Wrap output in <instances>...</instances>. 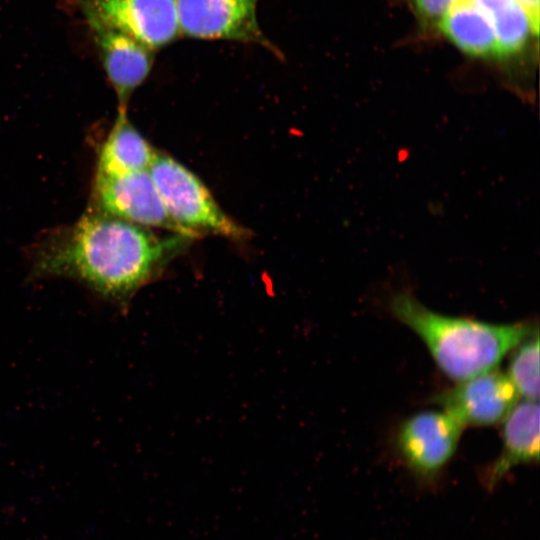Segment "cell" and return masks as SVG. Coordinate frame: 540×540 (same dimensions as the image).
<instances>
[{"mask_svg":"<svg viewBox=\"0 0 540 540\" xmlns=\"http://www.w3.org/2000/svg\"><path fill=\"white\" fill-rule=\"evenodd\" d=\"M193 240L178 233L161 237L152 229L88 208L75 223L37 242L31 273L75 280L126 310L134 295Z\"/></svg>","mask_w":540,"mask_h":540,"instance_id":"6da1fadb","label":"cell"},{"mask_svg":"<svg viewBox=\"0 0 540 540\" xmlns=\"http://www.w3.org/2000/svg\"><path fill=\"white\" fill-rule=\"evenodd\" d=\"M389 308L424 342L442 372L457 382L495 369L509 351L538 330L528 322L493 324L442 315L406 290L391 295Z\"/></svg>","mask_w":540,"mask_h":540,"instance_id":"7a4b0ae2","label":"cell"},{"mask_svg":"<svg viewBox=\"0 0 540 540\" xmlns=\"http://www.w3.org/2000/svg\"><path fill=\"white\" fill-rule=\"evenodd\" d=\"M148 172L167 213L182 232L198 239L214 235L242 242L250 230L229 216L204 182L184 164L158 151Z\"/></svg>","mask_w":540,"mask_h":540,"instance_id":"3957f363","label":"cell"},{"mask_svg":"<svg viewBox=\"0 0 540 540\" xmlns=\"http://www.w3.org/2000/svg\"><path fill=\"white\" fill-rule=\"evenodd\" d=\"M257 3L258 0H176L181 35L255 44L281 57L280 50L260 28Z\"/></svg>","mask_w":540,"mask_h":540,"instance_id":"277c9868","label":"cell"},{"mask_svg":"<svg viewBox=\"0 0 540 540\" xmlns=\"http://www.w3.org/2000/svg\"><path fill=\"white\" fill-rule=\"evenodd\" d=\"M90 200V209L149 229L185 235L167 213L148 170L121 175L95 173Z\"/></svg>","mask_w":540,"mask_h":540,"instance_id":"5b68a950","label":"cell"},{"mask_svg":"<svg viewBox=\"0 0 540 540\" xmlns=\"http://www.w3.org/2000/svg\"><path fill=\"white\" fill-rule=\"evenodd\" d=\"M86 22L115 28L152 50L180 35L176 0H75Z\"/></svg>","mask_w":540,"mask_h":540,"instance_id":"8992f818","label":"cell"},{"mask_svg":"<svg viewBox=\"0 0 540 540\" xmlns=\"http://www.w3.org/2000/svg\"><path fill=\"white\" fill-rule=\"evenodd\" d=\"M463 428L444 410L421 411L400 425L396 448L417 477L434 479L453 457Z\"/></svg>","mask_w":540,"mask_h":540,"instance_id":"52a82bcc","label":"cell"},{"mask_svg":"<svg viewBox=\"0 0 540 540\" xmlns=\"http://www.w3.org/2000/svg\"><path fill=\"white\" fill-rule=\"evenodd\" d=\"M519 397L507 375L492 369L436 394L431 402L463 426H485L504 420Z\"/></svg>","mask_w":540,"mask_h":540,"instance_id":"ba28073f","label":"cell"},{"mask_svg":"<svg viewBox=\"0 0 540 540\" xmlns=\"http://www.w3.org/2000/svg\"><path fill=\"white\" fill-rule=\"evenodd\" d=\"M107 79L115 91L118 109L127 110L133 92L149 76L155 51L108 25L87 22Z\"/></svg>","mask_w":540,"mask_h":540,"instance_id":"9c48e42d","label":"cell"},{"mask_svg":"<svg viewBox=\"0 0 540 540\" xmlns=\"http://www.w3.org/2000/svg\"><path fill=\"white\" fill-rule=\"evenodd\" d=\"M539 459V404L525 400L504 418L502 449L486 474L489 487L496 485L512 468Z\"/></svg>","mask_w":540,"mask_h":540,"instance_id":"30bf717a","label":"cell"},{"mask_svg":"<svg viewBox=\"0 0 540 540\" xmlns=\"http://www.w3.org/2000/svg\"><path fill=\"white\" fill-rule=\"evenodd\" d=\"M157 152L129 120L127 110L118 109L100 146L95 173L121 175L148 170Z\"/></svg>","mask_w":540,"mask_h":540,"instance_id":"8fae6325","label":"cell"},{"mask_svg":"<svg viewBox=\"0 0 540 540\" xmlns=\"http://www.w3.org/2000/svg\"><path fill=\"white\" fill-rule=\"evenodd\" d=\"M443 35L473 57L496 56V40L488 16L472 0H459L437 24Z\"/></svg>","mask_w":540,"mask_h":540,"instance_id":"7c38bea8","label":"cell"},{"mask_svg":"<svg viewBox=\"0 0 540 540\" xmlns=\"http://www.w3.org/2000/svg\"><path fill=\"white\" fill-rule=\"evenodd\" d=\"M490 19L496 40V57L520 53L539 29L518 0H472Z\"/></svg>","mask_w":540,"mask_h":540,"instance_id":"4fadbf2b","label":"cell"},{"mask_svg":"<svg viewBox=\"0 0 540 540\" xmlns=\"http://www.w3.org/2000/svg\"><path fill=\"white\" fill-rule=\"evenodd\" d=\"M507 377L519 396L539 399V335L538 330L523 340L513 354Z\"/></svg>","mask_w":540,"mask_h":540,"instance_id":"5bb4252c","label":"cell"},{"mask_svg":"<svg viewBox=\"0 0 540 540\" xmlns=\"http://www.w3.org/2000/svg\"><path fill=\"white\" fill-rule=\"evenodd\" d=\"M459 0H410L420 19L428 24H438L448 10Z\"/></svg>","mask_w":540,"mask_h":540,"instance_id":"9a60e30c","label":"cell"},{"mask_svg":"<svg viewBox=\"0 0 540 540\" xmlns=\"http://www.w3.org/2000/svg\"><path fill=\"white\" fill-rule=\"evenodd\" d=\"M528 12L533 24L539 29V0H518Z\"/></svg>","mask_w":540,"mask_h":540,"instance_id":"2e32d148","label":"cell"}]
</instances>
